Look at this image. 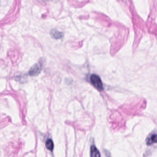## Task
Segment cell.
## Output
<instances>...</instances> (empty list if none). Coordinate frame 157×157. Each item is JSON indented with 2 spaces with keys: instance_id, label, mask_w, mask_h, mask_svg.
Wrapping results in <instances>:
<instances>
[{
  "instance_id": "6da1fadb",
  "label": "cell",
  "mask_w": 157,
  "mask_h": 157,
  "mask_svg": "<svg viewBox=\"0 0 157 157\" xmlns=\"http://www.w3.org/2000/svg\"><path fill=\"white\" fill-rule=\"evenodd\" d=\"M90 80L92 84L96 88L99 90L103 89V84H102V81L98 76L96 74H92L90 76Z\"/></svg>"
},
{
  "instance_id": "7a4b0ae2",
  "label": "cell",
  "mask_w": 157,
  "mask_h": 157,
  "mask_svg": "<svg viewBox=\"0 0 157 157\" xmlns=\"http://www.w3.org/2000/svg\"><path fill=\"white\" fill-rule=\"evenodd\" d=\"M41 64L37 63L32 66L29 71V74L31 76H36L40 73L41 70Z\"/></svg>"
},
{
  "instance_id": "3957f363",
  "label": "cell",
  "mask_w": 157,
  "mask_h": 157,
  "mask_svg": "<svg viewBox=\"0 0 157 157\" xmlns=\"http://www.w3.org/2000/svg\"><path fill=\"white\" fill-rule=\"evenodd\" d=\"M90 155L91 157H100V153L95 146H92L90 148Z\"/></svg>"
},
{
  "instance_id": "277c9868",
  "label": "cell",
  "mask_w": 157,
  "mask_h": 157,
  "mask_svg": "<svg viewBox=\"0 0 157 157\" xmlns=\"http://www.w3.org/2000/svg\"><path fill=\"white\" fill-rule=\"evenodd\" d=\"M157 135L156 134H153L147 139L146 144L150 145L153 143H156L157 141Z\"/></svg>"
},
{
  "instance_id": "5b68a950",
  "label": "cell",
  "mask_w": 157,
  "mask_h": 157,
  "mask_svg": "<svg viewBox=\"0 0 157 157\" xmlns=\"http://www.w3.org/2000/svg\"><path fill=\"white\" fill-rule=\"evenodd\" d=\"M45 145L49 151H52L53 150L54 145L53 141H52L51 139L47 140V141H46Z\"/></svg>"
},
{
  "instance_id": "8992f818",
  "label": "cell",
  "mask_w": 157,
  "mask_h": 157,
  "mask_svg": "<svg viewBox=\"0 0 157 157\" xmlns=\"http://www.w3.org/2000/svg\"><path fill=\"white\" fill-rule=\"evenodd\" d=\"M51 35L52 37L55 39H60L62 37V34L61 32H59L56 31H52Z\"/></svg>"
}]
</instances>
